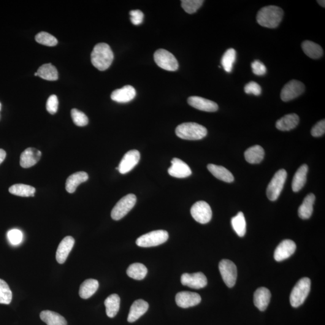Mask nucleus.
<instances>
[{
  "instance_id": "obj_1",
  "label": "nucleus",
  "mask_w": 325,
  "mask_h": 325,
  "mask_svg": "<svg viewBox=\"0 0 325 325\" xmlns=\"http://www.w3.org/2000/svg\"><path fill=\"white\" fill-rule=\"evenodd\" d=\"M113 59L112 49L105 43H98L91 53L92 65L101 71L107 70L111 66Z\"/></svg>"
},
{
  "instance_id": "obj_2",
  "label": "nucleus",
  "mask_w": 325,
  "mask_h": 325,
  "mask_svg": "<svg viewBox=\"0 0 325 325\" xmlns=\"http://www.w3.org/2000/svg\"><path fill=\"white\" fill-rule=\"evenodd\" d=\"M284 12L280 7L268 5L260 9L257 21L260 26L269 29L276 28L283 20Z\"/></svg>"
},
{
  "instance_id": "obj_3",
  "label": "nucleus",
  "mask_w": 325,
  "mask_h": 325,
  "mask_svg": "<svg viewBox=\"0 0 325 325\" xmlns=\"http://www.w3.org/2000/svg\"><path fill=\"white\" fill-rule=\"evenodd\" d=\"M176 135L181 139L197 140L203 139L207 134V130L201 125L195 123H186L179 125L175 130Z\"/></svg>"
},
{
  "instance_id": "obj_4",
  "label": "nucleus",
  "mask_w": 325,
  "mask_h": 325,
  "mask_svg": "<svg viewBox=\"0 0 325 325\" xmlns=\"http://www.w3.org/2000/svg\"><path fill=\"white\" fill-rule=\"evenodd\" d=\"M310 289V279L308 278L300 279L292 289L290 296V301L292 307L297 308L303 304L308 296Z\"/></svg>"
},
{
  "instance_id": "obj_5",
  "label": "nucleus",
  "mask_w": 325,
  "mask_h": 325,
  "mask_svg": "<svg viewBox=\"0 0 325 325\" xmlns=\"http://www.w3.org/2000/svg\"><path fill=\"white\" fill-rule=\"evenodd\" d=\"M168 238H169V234L166 231L156 230L142 235L137 238L135 243L140 247H154L166 242Z\"/></svg>"
},
{
  "instance_id": "obj_6",
  "label": "nucleus",
  "mask_w": 325,
  "mask_h": 325,
  "mask_svg": "<svg viewBox=\"0 0 325 325\" xmlns=\"http://www.w3.org/2000/svg\"><path fill=\"white\" fill-rule=\"evenodd\" d=\"M287 177L286 170L281 169L276 172L267 186L266 194L268 199L275 201L278 198L284 188Z\"/></svg>"
},
{
  "instance_id": "obj_7",
  "label": "nucleus",
  "mask_w": 325,
  "mask_h": 325,
  "mask_svg": "<svg viewBox=\"0 0 325 325\" xmlns=\"http://www.w3.org/2000/svg\"><path fill=\"white\" fill-rule=\"evenodd\" d=\"M136 200L137 197L134 194L127 195L119 200L111 213L113 220H121L126 216L134 207Z\"/></svg>"
},
{
  "instance_id": "obj_8",
  "label": "nucleus",
  "mask_w": 325,
  "mask_h": 325,
  "mask_svg": "<svg viewBox=\"0 0 325 325\" xmlns=\"http://www.w3.org/2000/svg\"><path fill=\"white\" fill-rule=\"evenodd\" d=\"M154 58L156 64L162 69L175 71L178 69L177 60L169 51L160 49L154 53Z\"/></svg>"
},
{
  "instance_id": "obj_9",
  "label": "nucleus",
  "mask_w": 325,
  "mask_h": 325,
  "mask_svg": "<svg viewBox=\"0 0 325 325\" xmlns=\"http://www.w3.org/2000/svg\"><path fill=\"white\" fill-rule=\"evenodd\" d=\"M219 269L225 284L229 288L234 287L237 277V267L234 262L229 260H222L219 262Z\"/></svg>"
},
{
  "instance_id": "obj_10",
  "label": "nucleus",
  "mask_w": 325,
  "mask_h": 325,
  "mask_svg": "<svg viewBox=\"0 0 325 325\" xmlns=\"http://www.w3.org/2000/svg\"><path fill=\"white\" fill-rule=\"evenodd\" d=\"M191 213L193 218L201 224L208 223L212 218V210L207 202L200 200L192 206Z\"/></svg>"
},
{
  "instance_id": "obj_11",
  "label": "nucleus",
  "mask_w": 325,
  "mask_h": 325,
  "mask_svg": "<svg viewBox=\"0 0 325 325\" xmlns=\"http://www.w3.org/2000/svg\"><path fill=\"white\" fill-rule=\"evenodd\" d=\"M305 91V86L302 82L292 80L284 86L281 92V98L284 102L291 101L300 96Z\"/></svg>"
},
{
  "instance_id": "obj_12",
  "label": "nucleus",
  "mask_w": 325,
  "mask_h": 325,
  "mask_svg": "<svg viewBox=\"0 0 325 325\" xmlns=\"http://www.w3.org/2000/svg\"><path fill=\"white\" fill-rule=\"evenodd\" d=\"M181 282L183 286L194 289H202L207 285V277L202 272H197L192 274L184 273L181 276Z\"/></svg>"
},
{
  "instance_id": "obj_13",
  "label": "nucleus",
  "mask_w": 325,
  "mask_h": 325,
  "mask_svg": "<svg viewBox=\"0 0 325 325\" xmlns=\"http://www.w3.org/2000/svg\"><path fill=\"white\" fill-rule=\"evenodd\" d=\"M140 154L137 150H131L127 152L118 166L119 172L122 174H126L133 169L139 163Z\"/></svg>"
},
{
  "instance_id": "obj_14",
  "label": "nucleus",
  "mask_w": 325,
  "mask_h": 325,
  "mask_svg": "<svg viewBox=\"0 0 325 325\" xmlns=\"http://www.w3.org/2000/svg\"><path fill=\"white\" fill-rule=\"evenodd\" d=\"M175 301L178 307L188 308L198 305L201 301V297L196 292H181L176 295Z\"/></svg>"
},
{
  "instance_id": "obj_15",
  "label": "nucleus",
  "mask_w": 325,
  "mask_h": 325,
  "mask_svg": "<svg viewBox=\"0 0 325 325\" xmlns=\"http://www.w3.org/2000/svg\"><path fill=\"white\" fill-rule=\"evenodd\" d=\"M296 249V243L292 240H284L276 248L274 259L276 261H282L291 257Z\"/></svg>"
},
{
  "instance_id": "obj_16",
  "label": "nucleus",
  "mask_w": 325,
  "mask_h": 325,
  "mask_svg": "<svg viewBox=\"0 0 325 325\" xmlns=\"http://www.w3.org/2000/svg\"><path fill=\"white\" fill-rule=\"evenodd\" d=\"M172 166L168 169V173L173 177L184 178L192 175L191 168L185 162L178 158H173L171 161Z\"/></svg>"
},
{
  "instance_id": "obj_17",
  "label": "nucleus",
  "mask_w": 325,
  "mask_h": 325,
  "mask_svg": "<svg viewBox=\"0 0 325 325\" xmlns=\"http://www.w3.org/2000/svg\"><path fill=\"white\" fill-rule=\"evenodd\" d=\"M188 102L191 106L204 112H215L219 108L218 105L216 102L202 97L196 96L189 97Z\"/></svg>"
},
{
  "instance_id": "obj_18",
  "label": "nucleus",
  "mask_w": 325,
  "mask_h": 325,
  "mask_svg": "<svg viewBox=\"0 0 325 325\" xmlns=\"http://www.w3.org/2000/svg\"><path fill=\"white\" fill-rule=\"evenodd\" d=\"M74 244V238L71 236L65 237L60 243L56 252V260L59 264H64L66 261Z\"/></svg>"
},
{
  "instance_id": "obj_19",
  "label": "nucleus",
  "mask_w": 325,
  "mask_h": 325,
  "mask_svg": "<svg viewBox=\"0 0 325 325\" xmlns=\"http://www.w3.org/2000/svg\"><path fill=\"white\" fill-rule=\"evenodd\" d=\"M42 153L34 148H29L22 153L20 157V165L23 168L33 166L41 157Z\"/></svg>"
},
{
  "instance_id": "obj_20",
  "label": "nucleus",
  "mask_w": 325,
  "mask_h": 325,
  "mask_svg": "<svg viewBox=\"0 0 325 325\" xmlns=\"http://www.w3.org/2000/svg\"><path fill=\"white\" fill-rule=\"evenodd\" d=\"M136 95L133 87L127 85L123 88L116 89L111 95V98L114 101L119 103H127L133 99Z\"/></svg>"
},
{
  "instance_id": "obj_21",
  "label": "nucleus",
  "mask_w": 325,
  "mask_h": 325,
  "mask_svg": "<svg viewBox=\"0 0 325 325\" xmlns=\"http://www.w3.org/2000/svg\"><path fill=\"white\" fill-rule=\"evenodd\" d=\"M271 297L270 292L265 287H260L255 292L254 302L259 310L264 311L269 304Z\"/></svg>"
},
{
  "instance_id": "obj_22",
  "label": "nucleus",
  "mask_w": 325,
  "mask_h": 325,
  "mask_svg": "<svg viewBox=\"0 0 325 325\" xmlns=\"http://www.w3.org/2000/svg\"><path fill=\"white\" fill-rule=\"evenodd\" d=\"M148 303L145 300L143 299L135 300L130 308L127 321L130 323L136 321L148 311Z\"/></svg>"
},
{
  "instance_id": "obj_23",
  "label": "nucleus",
  "mask_w": 325,
  "mask_h": 325,
  "mask_svg": "<svg viewBox=\"0 0 325 325\" xmlns=\"http://www.w3.org/2000/svg\"><path fill=\"white\" fill-rule=\"evenodd\" d=\"M299 123V118L296 114H288L276 122V127L280 131H291L296 128Z\"/></svg>"
},
{
  "instance_id": "obj_24",
  "label": "nucleus",
  "mask_w": 325,
  "mask_h": 325,
  "mask_svg": "<svg viewBox=\"0 0 325 325\" xmlns=\"http://www.w3.org/2000/svg\"><path fill=\"white\" fill-rule=\"evenodd\" d=\"M89 179L88 173L85 172H77L73 173L67 178L66 182V190L70 194L74 193L80 184L85 183Z\"/></svg>"
},
{
  "instance_id": "obj_25",
  "label": "nucleus",
  "mask_w": 325,
  "mask_h": 325,
  "mask_svg": "<svg viewBox=\"0 0 325 325\" xmlns=\"http://www.w3.org/2000/svg\"><path fill=\"white\" fill-rule=\"evenodd\" d=\"M207 169L214 177L224 181V182L232 183L234 180V176L226 167L218 166L216 164H209L207 166Z\"/></svg>"
},
{
  "instance_id": "obj_26",
  "label": "nucleus",
  "mask_w": 325,
  "mask_h": 325,
  "mask_svg": "<svg viewBox=\"0 0 325 325\" xmlns=\"http://www.w3.org/2000/svg\"><path fill=\"white\" fill-rule=\"evenodd\" d=\"M308 167L307 164H303L297 170L292 181V189L294 192L300 191L305 186L307 181Z\"/></svg>"
},
{
  "instance_id": "obj_27",
  "label": "nucleus",
  "mask_w": 325,
  "mask_h": 325,
  "mask_svg": "<svg viewBox=\"0 0 325 325\" xmlns=\"http://www.w3.org/2000/svg\"><path fill=\"white\" fill-rule=\"evenodd\" d=\"M315 195L310 194L307 195L303 199L302 204L298 209V215L300 218L308 219L312 215L313 212V205L315 201Z\"/></svg>"
},
{
  "instance_id": "obj_28",
  "label": "nucleus",
  "mask_w": 325,
  "mask_h": 325,
  "mask_svg": "<svg viewBox=\"0 0 325 325\" xmlns=\"http://www.w3.org/2000/svg\"><path fill=\"white\" fill-rule=\"evenodd\" d=\"M264 154L263 148L261 146L255 145L245 151V158L249 163L259 164L264 159Z\"/></svg>"
},
{
  "instance_id": "obj_29",
  "label": "nucleus",
  "mask_w": 325,
  "mask_h": 325,
  "mask_svg": "<svg viewBox=\"0 0 325 325\" xmlns=\"http://www.w3.org/2000/svg\"><path fill=\"white\" fill-rule=\"evenodd\" d=\"M98 287V281L94 279H88L81 284L79 290L80 296L84 299H89L96 293Z\"/></svg>"
},
{
  "instance_id": "obj_30",
  "label": "nucleus",
  "mask_w": 325,
  "mask_h": 325,
  "mask_svg": "<svg viewBox=\"0 0 325 325\" xmlns=\"http://www.w3.org/2000/svg\"><path fill=\"white\" fill-rule=\"evenodd\" d=\"M40 318L47 325H67L66 319L54 311H43L40 314Z\"/></svg>"
},
{
  "instance_id": "obj_31",
  "label": "nucleus",
  "mask_w": 325,
  "mask_h": 325,
  "mask_svg": "<svg viewBox=\"0 0 325 325\" xmlns=\"http://www.w3.org/2000/svg\"><path fill=\"white\" fill-rule=\"evenodd\" d=\"M303 52L311 59H318L323 56V49L317 43L310 40H305L302 43Z\"/></svg>"
},
{
  "instance_id": "obj_32",
  "label": "nucleus",
  "mask_w": 325,
  "mask_h": 325,
  "mask_svg": "<svg viewBox=\"0 0 325 325\" xmlns=\"http://www.w3.org/2000/svg\"><path fill=\"white\" fill-rule=\"evenodd\" d=\"M120 297L117 294H111L105 300L104 305L108 318H113L116 316L120 308Z\"/></svg>"
},
{
  "instance_id": "obj_33",
  "label": "nucleus",
  "mask_w": 325,
  "mask_h": 325,
  "mask_svg": "<svg viewBox=\"0 0 325 325\" xmlns=\"http://www.w3.org/2000/svg\"><path fill=\"white\" fill-rule=\"evenodd\" d=\"M37 76L48 81H56L59 78L58 70L52 64H47L42 65L37 70Z\"/></svg>"
},
{
  "instance_id": "obj_34",
  "label": "nucleus",
  "mask_w": 325,
  "mask_h": 325,
  "mask_svg": "<svg viewBox=\"0 0 325 325\" xmlns=\"http://www.w3.org/2000/svg\"><path fill=\"white\" fill-rule=\"evenodd\" d=\"M9 191L11 194L22 197L34 196L36 189L33 187L23 184H16L10 187Z\"/></svg>"
},
{
  "instance_id": "obj_35",
  "label": "nucleus",
  "mask_w": 325,
  "mask_h": 325,
  "mask_svg": "<svg viewBox=\"0 0 325 325\" xmlns=\"http://www.w3.org/2000/svg\"><path fill=\"white\" fill-rule=\"evenodd\" d=\"M147 268L145 265L141 263L132 264L127 270V275L135 280H143L147 275Z\"/></svg>"
},
{
  "instance_id": "obj_36",
  "label": "nucleus",
  "mask_w": 325,
  "mask_h": 325,
  "mask_svg": "<svg viewBox=\"0 0 325 325\" xmlns=\"http://www.w3.org/2000/svg\"><path fill=\"white\" fill-rule=\"evenodd\" d=\"M232 228L239 237H243L246 232V222L242 212H239L231 219Z\"/></svg>"
},
{
  "instance_id": "obj_37",
  "label": "nucleus",
  "mask_w": 325,
  "mask_h": 325,
  "mask_svg": "<svg viewBox=\"0 0 325 325\" xmlns=\"http://www.w3.org/2000/svg\"><path fill=\"white\" fill-rule=\"evenodd\" d=\"M236 59V52L234 49L230 48L224 53L221 60V64L225 70L227 72L232 71L233 65H234Z\"/></svg>"
},
{
  "instance_id": "obj_38",
  "label": "nucleus",
  "mask_w": 325,
  "mask_h": 325,
  "mask_svg": "<svg viewBox=\"0 0 325 325\" xmlns=\"http://www.w3.org/2000/svg\"><path fill=\"white\" fill-rule=\"evenodd\" d=\"M12 300V292L6 282L0 279V303L9 305Z\"/></svg>"
},
{
  "instance_id": "obj_39",
  "label": "nucleus",
  "mask_w": 325,
  "mask_h": 325,
  "mask_svg": "<svg viewBox=\"0 0 325 325\" xmlns=\"http://www.w3.org/2000/svg\"><path fill=\"white\" fill-rule=\"evenodd\" d=\"M36 41L40 44L48 46V47H54L58 44V41L56 38L48 32H39L35 36Z\"/></svg>"
},
{
  "instance_id": "obj_40",
  "label": "nucleus",
  "mask_w": 325,
  "mask_h": 325,
  "mask_svg": "<svg viewBox=\"0 0 325 325\" xmlns=\"http://www.w3.org/2000/svg\"><path fill=\"white\" fill-rule=\"evenodd\" d=\"M204 1L202 0H183L181 6L185 12L189 14H193L202 6Z\"/></svg>"
},
{
  "instance_id": "obj_41",
  "label": "nucleus",
  "mask_w": 325,
  "mask_h": 325,
  "mask_svg": "<svg viewBox=\"0 0 325 325\" xmlns=\"http://www.w3.org/2000/svg\"><path fill=\"white\" fill-rule=\"evenodd\" d=\"M71 117L76 126L84 127L87 126L89 123V119L85 113L81 111L73 108L71 110Z\"/></svg>"
},
{
  "instance_id": "obj_42",
  "label": "nucleus",
  "mask_w": 325,
  "mask_h": 325,
  "mask_svg": "<svg viewBox=\"0 0 325 325\" xmlns=\"http://www.w3.org/2000/svg\"><path fill=\"white\" fill-rule=\"evenodd\" d=\"M7 238L13 245H18L23 242V234L20 230L13 229L7 232Z\"/></svg>"
},
{
  "instance_id": "obj_43",
  "label": "nucleus",
  "mask_w": 325,
  "mask_h": 325,
  "mask_svg": "<svg viewBox=\"0 0 325 325\" xmlns=\"http://www.w3.org/2000/svg\"><path fill=\"white\" fill-rule=\"evenodd\" d=\"M59 105V101L58 97L55 95H52L48 98L46 108L49 113L50 114H55L58 112Z\"/></svg>"
},
{
  "instance_id": "obj_44",
  "label": "nucleus",
  "mask_w": 325,
  "mask_h": 325,
  "mask_svg": "<svg viewBox=\"0 0 325 325\" xmlns=\"http://www.w3.org/2000/svg\"><path fill=\"white\" fill-rule=\"evenodd\" d=\"M245 92L247 94H253L259 96L261 94V88L258 83L255 81H251L245 86Z\"/></svg>"
},
{
  "instance_id": "obj_45",
  "label": "nucleus",
  "mask_w": 325,
  "mask_h": 325,
  "mask_svg": "<svg viewBox=\"0 0 325 325\" xmlns=\"http://www.w3.org/2000/svg\"><path fill=\"white\" fill-rule=\"evenodd\" d=\"M251 67L255 75H263L266 74V67L262 62L257 61V60L252 63Z\"/></svg>"
},
{
  "instance_id": "obj_46",
  "label": "nucleus",
  "mask_w": 325,
  "mask_h": 325,
  "mask_svg": "<svg viewBox=\"0 0 325 325\" xmlns=\"http://www.w3.org/2000/svg\"><path fill=\"white\" fill-rule=\"evenodd\" d=\"M325 121L322 120L317 123L311 130V133L313 137H321L325 134Z\"/></svg>"
},
{
  "instance_id": "obj_47",
  "label": "nucleus",
  "mask_w": 325,
  "mask_h": 325,
  "mask_svg": "<svg viewBox=\"0 0 325 325\" xmlns=\"http://www.w3.org/2000/svg\"><path fill=\"white\" fill-rule=\"evenodd\" d=\"M130 15L131 16L130 20H131V23L134 25L139 26L142 23L144 15H143L142 11L139 10H131L130 12Z\"/></svg>"
},
{
  "instance_id": "obj_48",
  "label": "nucleus",
  "mask_w": 325,
  "mask_h": 325,
  "mask_svg": "<svg viewBox=\"0 0 325 325\" xmlns=\"http://www.w3.org/2000/svg\"><path fill=\"white\" fill-rule=\"evenodd\" d=\"M5 157H6V153H5V151L2 150V149H0V164H1L2 162L4 161Z\"/></svg>"
},
{
  "instance_id": "obj_49",
  "label": "nucleus",
  "mask_w": 325,
  "mask_h": 325,
  "mask_svg": "<svg viewBox=\"0 0 325 325\" xmlns=\"http://www.w3.org/2000/svg\"><path fill=\"white\" fill-rule=\"evenodd\" d=\"M318 3L321 5L322 7H325V1L323 0H319L318 1Z\"/></svg>"
},
{
  "instance_id": "obj_50",
  "label": "nucleus",
  "mask_w": 325,
  "mask_h": 325,
  "mask_svg": "<svg viewBox=\"0 0 325 325\" xmlns=\"http://www.w3.org/2000/svg\"><path fill=\"white\" fill-rule=\"evenodd\" d=\"M1 102H0V111H1Z\"/></svg>"
},
{
  "instance_id": "obj_51",
  "label": "nucleus",
  "mask_w": 325,
  "mask_h": 325,
  "mask_svg": "<svg viewBox=\"0 0 325 325\" xmlns=\"http://www.w3.org/2000/svg\"><path fill=\"white\" fill-rule=\"evenodd\" d=\"M34 75H35V76H37V72L34 73Z\"/></svg>"
}]
</instances>
